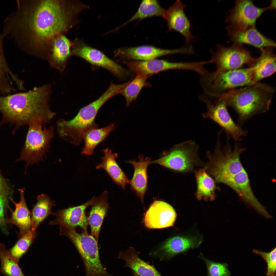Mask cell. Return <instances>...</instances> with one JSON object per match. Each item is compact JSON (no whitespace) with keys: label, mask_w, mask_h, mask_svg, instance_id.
Instances as JSON below:
<instances>
[{"label":"cell","mask_w":276,"mask_h":276,"mask_svg":"<svg viewBox=\"0 0 276 276\" xmlns=\"http://www.w3.org/2000/svg\"><path fill=\"white\" fill-rule=\"evenodd\" d=\"M5 19L3 33L28 54L47 59L54 39L65 35L78 22L86 9L75 0H20Z\"/></svg>","instance_id":"obj_1"},{"label":"cell","mask_w":276,"mask_h":276,"mask_svg":"<svg viewBox=\"0 0 276 276\" xmlns=\"http://www.w3.org/2000/svg\"><path fill=\"white\" fill-rule=\"evenodd\" d=\"M49 85H45L25 93L0 96V112L3 118L0 126L9 123L13 125V133L20 127L39 120L44 126L55 115L49 108Z\"/></svg>","instance_id":"obj_2"},{"label":"cell","mask_w":276,"mask_h":276,"mask_svg":"<svg viewBox=\"0 0 276 276\" xmlns=\"http://www.w3.org/2000/svg\"><path fill=\"white\" fill-rule=\"evenodd\" d=\"M275 91V88L269 84L258 82L224 93L227 99V106L237 113V124L241 126L254 116L269 110Z\"/></svg>","instance_id":"obj_3"},{"label":"cell","mask_w":276,"mask_h":276,"mask_svg":"<svg viewBox=\"0 0 276 276\" xmlns=\"http://www.w3.org/2000/svg\"><path fill=\"white\" fill-rule=\"evenodd\" d=\"M120 89L118 85L111 82L99 98L80 109L73 119L70 120L60 119L56 123L59 136L74 145H79L86 131L93 128H99L95 121L98 112L108 100L117 94Z\"/></svg>","instance_id":"obj_4"},{"label":"cell","mask_w":276,"mask_h":276,"mask_svg":"<svg viewBox=\"0 0 276 276\" xmlns=\"http://www.w3.org/2000/svg\"><path fill=\"white\" fill-rule=\"evenodd\" d=\"M221 131L218 133V139L213 154L208 153L209 160L205 166L210 175L218 182L225 184L228 179L245 169L240 160L241 154L246 150L238 142L235 141L234 147L227 136L226 143L222 144L220 136Z\"/></svg>","instance_id":"obj_5"},{"label":"cell","mask_w":276,"mask_h":276,"mask_svg":"<svg viewBox=\"0 0 276 276\" xmlns=\"http://www.w3.org/2000/svg\"><path fill=\"white\" fill-rule=\"evenodd\" d=\"M259 63L257 61L249 67L216 74L208 71L200 75L199 81L204 93L209 95L221 94L238 87L249 85Z\"/></svg>","instance_id":"obj_6"},{"label":"cell","mask_w":276,"mask_h":276,"mask_svg":"<svg viewBox=\"0 0 276 276\" xmlns=\"http://www.w3.org/2000/svg\"><path fill=\"white\" fill-rule=\"evenodd\" d=\"M60 235L68 237L73 244L82 259L86 276H113L102 265L99 255L98 242L87 232L79 233L76 231L60 226Z\"/></svg>","instance_id":"obj_7"},{"label":"cell","mask_w":276,"mask_h":276,"mask_svg":"<svg viewBox=\"0 0 276 276\" xmlns=\"http://www.w3.org/2000/svg\"><path fill=\"white\" fill-rule=\"evenodd\" d=\"M42 122L34 120L28 124L29 128L25 144L22 148L20 159L25 160L28 164L37 163L43 158L50 148V143L54 135V127L48 128Z\"/></svg>","instance_id":"obj_8"},{"label":"cell","mask_w":276,"mask_h":276,"mask_svg":"<svg viewBox=\"0 0 276 276\" xmlns=\"http://www.w3.org/2000/svg\"><path fill=\"white\" fill-rule=\"evenodd\" d=\"M243 45L234 43L227 47L217 44L215 51L211 49V60L216 68L214 73H222L241 68L244 64L250 66L254 64L257 58L252 57Z\"/></svg>","instance_id":"obj_9"},{"label":"cell","mask_w":276,"mask_h":276,"mask_svg":"<svg viewBox=\"0 0 276 276\" xmlns=\"http://www.w3.org/2000/svg\"><path fill=\"white\" fill-rule=\"evenodd\" d=\"M199 147L198 144L193 141L180 143L161 158L151 161L148 165L157 164L178 171H191L199 161Z\"/></svg>","instance_id":"obj_10"},{"label":"cell","mask_w":276,"mask_h":276,"mask_svg":"<svg viewBox=\"0 0 276 276\" xmlns=\"http://www.w3.org/2000/svg\"><path fill=\"white\" fill-rule=\"evenodd\" d=\"M217 99L212 102L208 98L201 97L206 106V112L202 114L205 118L214 121L225 131L227 136L231 137L235 141H241L246 136L248 132L235 123L232 119L227 108V99L224 94L217 95Z\"/></svg>","instance_id":"obj_11"},{"label":"cell","mask_w":276,"mask_h":276,"mask_svg":"<svg viewBox=\"0 0 276 276\" xmlns=\"http://www.w3.org/2000/svg\"><path fill=\"white\" fill-rule=\"evenodd\" d=\"M274 9L275 7L272 3L268 7L260 8L256 6L252 1L236 0L225 20V22L229 24L226 29L241 30L255 27L257 19L264 12Z\"/></svg>","instance_id":"obj_12"},{"label":"cell","mask_w":276,"mask_h":276,"mask_svg":"<svg viewBox=\"0 0 276 276\" xmlns=\"http://www.w3.org/2000/svg\"><path fill=\"white\" fill-rule=\"evenodd\" d=\"M71 56L80 57L92 64L108 70L115 75L122 77L127 71L120 65L109 59L100 51L92 48L76 39L73 41Z\"/></svg>","instance_id":"obj_13"},{"label":"cell","mask_w":276,"mask_h":276,"mask_svg":"<svg viewBox=\"0 0 276 276\" xmlns=\"http://www.w3.org/2000/svg\"><path fill=\"white\" fill-rule=\"evenodd\" d=\"M201 241L197 238L175 236L167 239L152 250L149 255L159 258L162 261H168L180 253L198 247Z\"/></svg>","instance_id":"obj_14"},{"label":"cell","mask_w":276,"mask_h":276,"mask_svg":"<svg viewBox=\"0 0 276 276\" xmlns=\"http://www.w3.org/2000/svg\"><path fill=\"white\" fill-rule=\"evenodd\" d=\"M93 201L94 196L90 200L80 205L56 211L53 214L56 217L50 222L49 224L59 225L75 231L79 226L82 232H87L88 224L85 211L88 206L92 205Z\"/></svg>","instance_id":"obj_15"},{"label":"cell","mask_w":276,"mask_h":276,"mask_svg":"<svg viewBox=\"0 0 276 276\" xmlns=\"http://www.w3.org/2000/svg\"><path fill=\"white\" fill-rule=\"evenodd\" d=\"M193 53L192 49L190 46L184 47L178 49H167L158 48L151 45H145L121 48L116 51V54L117 55L120 56L127 59L147 61L168 54H191Z\"/></svg>","instance_id":"obj_16"},{"label":"cell","mask_w":276,"mask_h":276,"mask_svg":"<svg viewBox=\"0 0 276 276\" xmlns=\"http://www.w3.org/2000/svg\"><path fill=\"white\" fill-rule=\"evenodd\" d=\"M233 190L245 203L267 219L272 216L254 194L248 174L245 169L229 179L225 183Z\"/></svg>","instance_id":"obj_17"},{"label":"cell","mask_w":276,"mask_h":276,"mask_svg":"<svg viewBox=\"0 0 276 276\" xmlns=\"http://www.w3.org/2000/svg\"><path fill=\"white\" fill-rule=\"evenodd\" d=\"M132 72L137 74L144 73L153 75L158 72L170 70H183L195 71L196 63L193 62H171L166 60L154 59L147 61H124Z\"/></svg>","instance_id":"obj_18"},{"label":"cell","mask_w":276,"mask_h":276,"mask_svg":"<svg viewBox=\"0 0 276 276\" xmlns=\"http://www.w3.org/2000/svg\"><path fill=\"white\" fill-rule=\"evenodd\" d=\"M176 217L175 210L170 204L163 201L155 200L146 213L144 222L149 228H163L172 226Z\"/></svg>","instance_id":"obj_19"},{"label":"cell","mask_w":276,"mask_h":276,"mask_svg":"<svg viewBox=\"0 0 276 276\" xmlns=\"http://www.w3.org/2000/svg\"><path fill=\"white\" fill-rule=\"evenodd\" d=\"M186 6V4L177 0L165 10L163 18L167 22L169 29L180 33L185 37L186 43L188 44L194 37L190 31V21L184 12Z\"/></svg>","instance_id":"obj_20"},{"label":"cell","mask_w":276,"mask_h":276,"mask_svg":"<svg viewBox=\"0 0 276 276\" xmlns=\"http://www.w3.org/2000/svg\"><path fill=\"white\" fill-rule=\"evenodd\" d=\"M229 38L228 42L243 44H248L260 49L266 47L274 48L275 42L261 33L255 27H251L241 30L226 29Z\"/></svg>","instance_id":"obj_21"},{"label":"cell","mask_w":276,"mask_h":276,"mask_svg":"<svg viewBox=\"0 0 276 276\" xmlns=\"http://www.w3.org/2000/svg\"><path fill=\"white\" fill-rule=\"evenodd\" d=\"M108 195V192L105 191L98 197L94 196L91 209L87 218L91 228V235L97 242L103 220L107 215L110 208Z\"/></svg>","instance_id":"obj_22"},{"label":"cell","mask_w":276,"mask_h":276,"mask_svg":"<svg viewBox=\"0 0 276 276\" xmlns=\"http://www.w3.org/2000/svg\"><path fill=\"white\" fill-rule=\"evenodd\" d=\"M73 41L65 35L60 36L54 40L47 60L51 65L60 71L65 68L67 59L71 56Z\"/></svg>","instance_id":"obj_23"},{"label":"cell","mask_w":276,"mask_h":276,"mask_svg":"<svg viewBox=\"0 0 276 276\" xmlns=\"http://www.w3.org/2000/svg\"><path fill=\"white\" fill-rule=\"evenodd\" d=\"M140 252L133 247L120 252L118 258L123 260L125 264L124 267L131 269L140 276H163L154 266L148 264L139 257Z\"/></svg>","instance_id":"obj_24"},{"label":"cell","mask_w":276,"mask_h":276,"mask_svg":"<svg viewBox=\"0 0 276 276\" xmlns=\"http://www.w3.org/2000/svg\"><path fill=\"white\" fill-rule=\"evenodd\" d=\"M139 161L135 160H128L127 162L132 164L134 168L132 179L129 183L131 188L134 190L143 204L144 197L147 188V168L151 158L147 157L144 159V156H139Z\"/></svg>","instance_id":"obj_25"},{"label":"cell","mask_w":276,"mask_h":276,"mask_svg":"<svg viewBox=\"0 0 276 276\" xmlns=\"http://www.w3.org/2000/svg\"><path fill=\"white\" fill-rule=\"evenodd\" d=\"M102 151L104 154L101 158L102 162L96 166V168L103 169L114 182L125 189V185L129 183L130 181L116 161L118 154L113 153L108 148L103 149Z\"/></svg>","instance_id":"obj_26"},{"label":"cell","mask_w":276,"mask_h":276,"mask_svg":"<svg viewBox=\"0 0 276 276\" xmlns=\"http://www.w3.org/2000/svg\"><path fill=\"white\" fill-rule=\"evenodd\" d=\"M24 189H19L20 195L19 202L16 203L10 198L14 204L15 209L11 211L12 215L9 219H6V223L16 225L20 230V237L31 230V213L27 208L24 197Z\"/></svg>","instance_id":"obj_27"},{"label":"cell","mask_w":276,"mask_h":276,"mask_svg":"<svg viewBox=\"0 0 276 276\" xmlns=\"http://www.w3.org/2000/svg\"><path fill=\"white\" fill-rule=\"evenodd\" d=\"M116 128L114 123L103 128H95L86 131L83 135L85 145L81 153L88 155H92L95 148L103 142Z\"/></svg>","instance_id":"obj_28"},{"label":"cell","mask_w":276,"mask_h":276,"mask_svg":"<svg viewBox=\"0 0 276 276\" xmlns=\"http://www.w3.org/2000/svg\"><path fill=\"white\" fill-rule=\"evenodd\" d=\"M274 48L266 47L260 49L261 63L253 74L251 86L263 78L269 76L276 71V55Z\"/></svg>","instance_id":"obj_29"},{"label":"cell","mask_w":276,"mask_h":276,"mask_svg":"<svg viewBox=\"0 0 276 276\" xmlns=\"http://www.w3.org/2000/svg\"><path fill=\"white\" fill-rule=\"evenodd\" d=\"M37 202L33 208L31 213V230L35 231L49 216L53 214L52 208L55 201L47 194H42L37 197Z\"/></svg>","instance_id":"obj_30"},{"label":"cell","mask_w":276,"mask_h":276,"mask_svg":"<svg viewBox=\"0 0 276 276\" xmlns=\"http://www.w3.org/2000/svg\"><path fill=\"white\" fill-rule=\"evenodd\" d=\"M205 166L196 172L195 177L197 184L196 193L199 200L203 199L206 201L214 200L216 197L215 191L217 189L214 180L206 172Z\"/></svg>","instance_id":"obj_31"},{"label":"cell","mask_w":276,"mask_h":276,"mask_svg":"<svg viewBox=\"0 0 276 276\" xmlns=\"http://www.w3.org/2000/svg\"><path fill=\"white\" fill-rule=\"evenodd\" d=\"M152 75L144 73L137 74L134 79L118 91L117 94L122 95L125 98L126 106H128L132 101L136 100L143 87L151 86L150 84L146 82V80Z\"/></svg>","instance_id":"obj_32"},{"label":"cell","mask_w":276,"mask_h":276,"mask_svg":"<svg viewBox=\"0 0 276 276\" xmlns=\"http://www.w3.org/2000/svg\"><path fill=\"white\" fill-rule=\"evenodd\" d=\"M165 11L156 0H143L136 12L121 26L137 19L154 16L163 17Z\"/></svg>","instance_id":"obj_33"},{"label":"cell","mask_w":276,"mask_h":276,"mask_svg":"<svg viewBox=\"0 0 276 276\" xmlns=\"http://www.w3.org/2000/svg\"><path fill=\"white\" fill-rule=\"evenodd\" d=\"M38 235L37 232L30 230L20 237L19 239L11 248L7 250L10 258L18 263L20 259L27 252Z\"/></svg>","instance_id":"obj_34"},{"label":"cell","mask_w":276,"mask_h":276,"mask_svg":"<svg viewBox=\"0 0 276 276\" xmlns=\"http://www.w3.org/2000/svg\"><path fill=\"white\" fill-rule=\"evenodd\" d=\"M0 273L6 276H25L18 264L9 256L5 245L0 243Z\"/></svg>","instance_id":"obj_35"},{"label":"cell","mask_w":276,"mask_h":276,"mask_svg":"<svg viewBox=\"0 0 276 276\" xmlns=\"http://www.w3.org/2000/svg\"><path fill=\"white\" fill-rule=\"evenodd\" d=\"M206 265L207 276H230V272L227 264L212 261L202 255L200 256Z\"/></svg>","instance_id":"obj_36"},{"label":"cell","mask_w":276,"mask_h":276,"mask_svg":"<svg viewBox=\"0 0 276 276\" xmlns=\"http://www.w3.org/2000/svg\"><path fill=\"white\" fill-rule=\"evenodd\" d=\"M276 248L269 252H265L260 250H253L254 253L261 256L265 261L267 265L266 276H275L276 269Z\"/></svg>","instance_id":"obj_37"},{"label":"cell","mask_w":276,"mask_h":276,"mask_svg":"<svg viewBox=\"0 0 276 276\" xmlns=\"http://www.w3.org/2000/svg\"><path fill=\"white\" fill-rule=\"evenodd\" d=\"M5 36L3 33L0 34V79L7 74L10 71L5 56L3 47L4 39Z\"/></svg>","instance_id":"obj_38"},{"label":"cell","mask_w":276,"mask_h":276,"mask_svg":"<svg viewBox=\"0 0 276 276\" xmlns=\"http://www.w3.org/2000/svg\"><path fill=\"white\" fill-rule=\"evenodd\" d=\"M7 198L0 194V227L6 234L8 233L6 225V219L4 216V208Z\"/></svg>","instance_id":"obj_39"},{"label":"cell","mask_w":276,"mask_h":276,"mask_svg":"<svg viewBox=\"0 0 276 276\" xmlns=\"http://www.w3.org/2000/svg\"><path fill=\"white\" fill-rule=\"evenodd\" d=\"M9 188L7 185L0 174V194L7 198L8 194Z\"/></svg>","instance_id":"obj_40"},{"label":"cell","mask_w":276,"mask_h":276,"mask_svg":"<svg viewBox=\"0 0 276 276\" xmlns=\"http://www.w3.org/2000/svg\"><path fill=\"white\" fill-rule=\"evenodd\" d=\"M132 273L133 276H140L139 275L137 274L136 273L132 271Z\"/></svg>","instance_id":"obj_41"}]
</instances>
